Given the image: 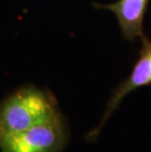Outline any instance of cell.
<instances>
[{
  "label": "cell",
  "mask_w": 151,
  "mask_h": 152,
  "mask_svg": "<svg viewBox=\"0 0 151 152\" xmlns=\"http://www.w3.org/2000/svg\"><path fill=\"white\" fill-rule=\"evenodd\" d=\"M148 0H118L110 4H94L96 8L113 12L123 37L128 41L143 37V19Z\"/></svg>",
  "instance_id": "cell-4"
},
{
  "label": "cell",
  "mask_w": 151,
  "mask_h": 152,
  "mask_svg": "<svg viewBox=\"0 0 151 152\" xmlns=\"http://www.w3.org/2000/svg\"><path fill=\"white\" fill-rule=\"evenodd\" d=\"M69 140V131L61 112L16 134L0 137L1 152H61Z\"/></svg>",
  "instance_id": "cell-2"
},
{
  "label": "cell",
  "mask_w": 151,
  "mask_h": 152,
  "mask_svg": "<svg viewBox=\"0 0 151 152\" xmlns=\"http://www.w3.org/2000/svg\"><path fill=\"white\" fill-rule=\"evenodd\" d=\"M140 39L142 45L139 50V58L133 65V70L127 79L121 85H119V86H117L112 92V95L106 104L104 113L99 124L88 132V140H94L99 137L102 129L107 123L109 118L116 111L123 99L128 93H131L133 90H136L139 87L151 85V41L147 39L144 35Z\"/></svg>",
  "instance_id": "cell-3"
},
{
  "label": "cell",
  "mask_w": 151,
  "mask_h": 152,
  "mask_svg": "<svg viewBox=\"0 0 151 152\" xmlns=\"http://www.w3.org/2000/svg\"><path fill=\"white\" fill-rule=\"evenodd\" d=\"M59 112L55 97L47 89L22 86L0 103V137L23 132Z\"/></svg>",
  "instance_id": "cell-1"
}]
</instances>
